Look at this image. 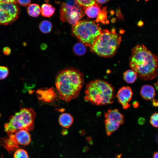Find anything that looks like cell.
Wrapping results in <instances>:
<instances>
[{"label": "cell", "mask_w": 158, "mask_h": 158, "mask_svg": "<svg viewBox=\"0 0 158 158\" xmlns=\"http://www.w3.org/2000/svg\"><path fill=\"white\" fill-rule=\"evenodd\" d=\"M9 73L8 68L4 66H0V80L6 78Z\"/></svg>", "instance_id": "cb8c5ba5"}, {"label": "cell", "mask_w": 158, "mask_h": 158, "mask_svg": "<svg viewBox=\"0 0 158 158\" xmlns=\"http://www.w3.org/2000/svg\"><path fill=\"white\" fill-rule=\"evenodd\" d=\"M153 158H158V153L157 152H155L154 153Z\"/></svg>", "instance_id": "d6a6232c"}, {"label": "cell", "mask_w": 158, "mask_h": 158, "mask_svg": "<svg viewBox=\"0 0 158 158\" xmlns=\"http://www.w3.org/2000/svg\"><path fill=\"white\" fill-rule=\"evenodd\" d=\"M31 0H17V2L21 5L26 6L31 2Z\"/></svg>", "instance_id": "484cf974"}, {"label": "cell", "mask_w": 158, "mask_h": 158, "mask_svg": "<svg viewBox=\"0 0 158 158\" xmlns=\"http://www.w3.org/2000/svg\"><path fill=\"white\" fill-rule=\"evenodd\" d=\"M85 93V100L92 104L105 105L114 102V88L111 84L102 80H95L87 84Z\"/></svg>", "instance_id": "3957f363"}, {"label": "cell", "mask_w": 158, "mask_h": 158, "mask_svg": "<svg viewBox=\"0 0 158 158\" xmlns=\"http://www.w3.org/2000/svg\"><path fill=\"white\" fill-rule=\"evenodd\" d=\"M20 14L17 4L0 2V25L12 24L17 20Z\"/></svg>", "instance_id": "ba28073f"}, {"label": "cell", "mask_w": 158, "mask_h": 158, "mask_svg": "<svg viewBox=\"0 0 158 158\" xmlns=\"http://www.w3.org/2000/svg\"><path fill=\"white\" fill-rule=\"evenodd\" d=\"M18 144L21 145H29L31 142V136L28 131L25 130H18L13 133Z\"/></svg>", "instance_id": "7c38bea8"}, {"label": "cell", "mask_w": 158, "mask_h": 158, "mask_svg": "<svg viewBox=\"0 0 158 158\" xmlns=\"http://www.w3.org/2000/svg\"><path fill=\"white\" fill-rule=\"evenodd\" d=\"M140 94L142 97L145 100H151L155 95V91L152 85H146L142 86L140 90Z\"/></svg>", "instance_id": "4fadbf2b"}, {"label": "cell", "mask_w": 158, "mask_h": 158, "mask_svg": "<svg viewBox=\"0 0 158 158\" xmlns=\"http://www.w3.org/2000/svg\"><path fill=\"white\" fill-rule=\"evenodd\" d=\"M53 26L51 23L47 20H44L40 23L39 26L40 31L44 33L47 34L50 32Z\"/></svg>", "instance_id": "ffe728a7"}, {"label": "cell", "mask_w": 158, "mask_h": 158, "mask_svg": "<svg viewBox=\"0 0 158 158\" xmlns=\"http://www.w3.org/2000/svg\"><path fill=\"white\" fill-rule=\"evenodd\" d=\"M83 8L91 6L95 3V0H75Z\"/></svg>", "instance_id": "603a6c76"}, {"label": "cell", "mask_w": 158, "mask_h": 158, "mask_svg": "<svg viewBox=\"0 0 158 158\" xmlns=\"http://www.w3.org/2000/svg\"><path fill=\"white\" fill-rule=\"evenodd\" d=\"M0 2L17 3V0H0Z\"/></svg>", "instance_id": "83f0119b"}, {"label": "cell", "mask_w": 158, "mask_h": 158, "mask_svg": "<svg viewBox=\"0 0 158 158\" xmlns=\"http://www.w3.org/2000/svg\"><path fill=\"white\" fill-rule=\"evenodd\" d=\"M121 41V36L115 29L110 31L102 30V32L94 44L90 47L91 51L98 55L105 58L113 56L116 53Z\"/></svg>", "instance_id": "277c9868"}, {"label": "cell", "mask_w": 158, "mask_h": 158, "mask_svg": "<svg viewBox=\"0 0 158 158\" xmlns=\"http://www.w3.org/2000/svg\"><path fill=\"white\" fill-rule=\"evenodd\" d=\"M104 121L106 134L110 135L124 122V116L117 109H109L105 113Z\"/></svg>", "instance_id": "9c48e42d"}, {"label": "cell", "mask_w": 158, "mask_h": 158, "mask_svg": "<svg viewBox=\"0 0 158 158\" xmlns=\"http://www.w3.org/2000/svg\"><path fill=\"white\" fill-rule=\"evenodd\" d=\"M145 120L144 118L141 117L139 118L138 120L139 124L140 125H142L144 124Z\"/></svg>", "instance_id": "f546056e"}, {"label": "cell", "mask_w": 158, "mask_h": 158, "mask_svg": "<svg viewBox=\"0 0 158 158\" xmlns=\"http://www.w3.org/2000/svg\"><path fill=\"white\" fill-rule=\"evenodd\" d=\"M36 113L32 108H23L10 116L9 121L4 125V130L7 134L25 130L28 131L34 128Z\"/></svg>", "instance_id": "5b68a950"}, {"label": "cell", "mask_w": 158, "mask_h": 158, "mask_svg": "<svg viewBox=\"0 0 158 158\" xmlns=\"http://www.w3.org/2000/svg\"><path fill=\"white\" fill-rule=\"evenodd\" d=\"M41 9L42 15L44 17H48L52 16L55 11V8L53 6L48 4H43Z\"/></svg>", "instance_id": "2e32d148"}, {"label": "cell", "mask_w": 158, "mask_h": 158, "mask_svg": "<svg viewBox=\"0 0 158 158\" xmlns=\"http://www.w3.org/2000/svg\"><path fill=\"white\" fill-rule=\"evenodd\" d=\"M84 83L83 74L73 68H67L60 72L55 81L59 98L66 102L79 95Z\"/></svg>", "instance_id": "7a4b0ae2"}, {"label": "cell", "mask_w": 158, "mask_h": 158, "mask_svg": "<svg viewBox=\"0 0 158 158\" xmlns=\"http://www.w3.org/2000/svg\"><path fill=\"white\" fill-rule=\"evenodd\" d=\"M73 50L74 53L78 56L84 55L87 51L86 46L81 42L75 44L73 46Z\"/></svg>", "instance_id": "d6986e66"}, {"label": "cell", "mask_w": 158, "mask_h": 158, "mask_svg": "<svg viewBox=\"0 0 158 158\" xmlns=\"http://www.w3.org/2000/svg\"><path fill=\"white\" fill-rule=\"evenodd\" d=\"M100 5L95 2L93 5L84 8L85 13L90 18L97 17L101 11Z\"/></svg>", "instance_id": "5bb4252c"}, {"label": "cell", "mask_w": 158, "mask_h": 158, "mask_svg": "<svg viewBox=\"0 0 158 158\" xmlns=\"http://www.w3.org/2000/svg\"><path fill=\"white\" fill-rule=\"evenodd\" d=\"M11 52V49L8 47H5L3 49V52L4 54L6 55H9Z\"/></svg>", "instance_id": "4316f807"}, {"label": "cell", "mask_w": 158, "mask_h": 158, "mask_svg": "<svg viewBox=\"0 0 158 158\" xmlns=\"http://www.w3.org/2000/svg\"><path fill=\"white\" fill-rule=\"evenodd\" d=\"M109 1V0H95V2L97 4H99V5L100 4H105Z\"/></svg>", "instance_id": "f1b7e54d"}, {"label": "cell", "mask_w": 158, "mask_h": 158, "mask_svg": "<svg viewBox=\"0 0 158 158\" xmlns=\"http://www.w3.org/2000/svg\"><path fill=\"white\" fill-rule=\"evenodd\" d=\"M132 105L135 108H138L139 105V103L136 101H134Z\"/></svg>", "instance_id": "4dcf8cb0"}, {"label": "cell", "mask_w": 158, "mask_h": 158, "mask_svg": "<svg viewBox=\"0 0 158 158\" xmlns=\"http://www.w3.org/2000/svg\"><path fill=\"white\" fill-rule=\"evenodd\" d=\"M133 95L131 88L129 86H124L118 90L116 97L118 102L121 105L123 109H128L130 106L129 103Z\"/></svg>", "instance_id": "30bf717a"}, {"label": "cell", "mask_w": 158, "mask_h": 158, "mask_svg": "<svg viewBox=\"0 0 158 158\" xmlns=\"http://www.w3.org/2000/svg\"><path fill=\"white\" fill-rule=\"evenodd\" d=\"M158 113L155 112L151 116L150 122L153 127L157 128L158 126Z\"/></svg>", "instance_id": "d4e9b609"}, {"label": "cell", "mask_w": 158, "mask_h": 158, "mask_svg": "<svg viewBox=\"0 0 158 158\" xmlns=\"http://www.w3.org/2000/svg\"><path fill=\"white\" fill-rule=\"evenodd\" d=\"M137 75L136 73L133 70H128L123 73V78L126 83H133L136 80Z\"/></svg>", "instance_id": "e0dca14e"}, {"label": "cell", "mask_w": 158, "mask_h": 158, "mask_svg": "<svg viewBox=\"0 0 158 158\" xmlns=\"http://www.w3.org/2000/svg\"><path fill=\"white\" fill-rule=\"evenodd\" d=\"M107 10L106 7L103 8L98 14L96 19V22H100L104 24H105L107 20Z\"/></svg>", "instance_id": "44dd1931"}, {"label": "cell", "mask_w": 158, "mask_h": 158, "mask_svg": "<svg viewBox=\"0 0 158 158\" xmlns=\"http://www.w3.org/2000/svg\"><path fill=\"white\" fill-rule=\"evenodd\" d=\"M41 11L39 5L36 4H30L27 9V12L29 15L33 17H38L41 13Z\"/></svg>", "instance_id": "ac0fdd59"}, {"label": "cell", "mask_w": 158, "mask_h": 158, "mask_svg": "<svg viewBox=\"0 0 158 158\" xmlns=\"http://www.w3.org/2000/svg\"><path fill=\"white\" fill-rule=\"evenodd\" d=\"M67 133H68L67 130H64L62 131V134L63 135H67Z\"/></svg>", "instance_id": "836d02e7"}, {"label": "cell", "mask_w": 158, "mask_h": 158, "mask_svg": "<svg viewBox=\"0 0 158 158\" xmlns=\"http://www.w3.org/2000/svg\"><path fill=\"white\" fill-rule=\"evenodd\" d=\"M72 32L81 42L90 47L101 35L102 29L94 21L83 20L73 25Z\"/></svg>", "instance_id": "8992f818"}, {"label": "cell", "mask_w": 158, "mask_h": 158, "mask_svg": "<svg viewBox=\"0 0 158 158\" xmlns=\"http://www.w3.org/2000/svg\"><path fill=\"white\" fill-rule=\"evenodd\" d=\"M8 137L0 139V144L9 153H11L19 148V145L13 133L8 134Z\"/></svg>", "instance_id": "8fae6325"}, {"label": "cell", "mask_w": 158, "mask_h": 158, "mask_svg": "<svg viewBox=\"0 0 158 158\" xmlns=\"http://www.w3.org/2000/svg\"><path fill=\"white\" fill-rule=\"evenodd\" d=\"M60 18L62 22L74 25L84 16V8L75 0H65L61 4Z\"/></svg>", "instance_id": "52a82bcc"}, {"label": "cell", "mask_w": 158, "mask_h": 158, "mask_svg": "<svg viewBox=\"0 0 158 158\" xmlns=\"http://www.w3.org/2000/svg\"><path fill=\"white\" fill-rule=\"evenodd\" d=\"M13 158H29L27 151L22 149H18L16 151Z\"/></svg>", "instance_id": "7402d4cb"}, {"label": "cell", "mask_w": 158, "mask_h": 158, "mask_svg": "<svg viewBox=\"0 0 158 158\" xmlns=\"http://www.w3.org/2000/svg\"><path fill=\"white\" fill-rule=\"evenodd\" d=\"M158 101L155 99H153L152 100V104L154 107H157L158 106Z\"/></svg>", "instance_id": "1f68e13d"}, {"label": "cell", "mask_w": 158, "mask_h": 158, "mask_svg": "<svg viewBox=\"0 0 158 158\" xmlns=\"http://www.w3.org/2000/svg\"><path fill=\"white\" fill-rule=\"evenodd\" d=\"M129 65L142 80H152L157 75V56L143 45H137L132 49Z\"/></svg>", "instance_id": "6da1fadb"}, {"label": "cell", "mask_w": 158, "mask_h": 158, "mask_svg": "<svg viewBox=\"0 0 158 158\" xmlns=\"http://www.w3.org/2000/svg\"><path fill=\"white\" fill-rule=\"evenodd\" d=\"M59 121L60 125L66 128L70 127L73 122V118L70 114L63 113L59 116Z\"/></svg>", "instance_id": "9a60e30c"}]
</instances>
